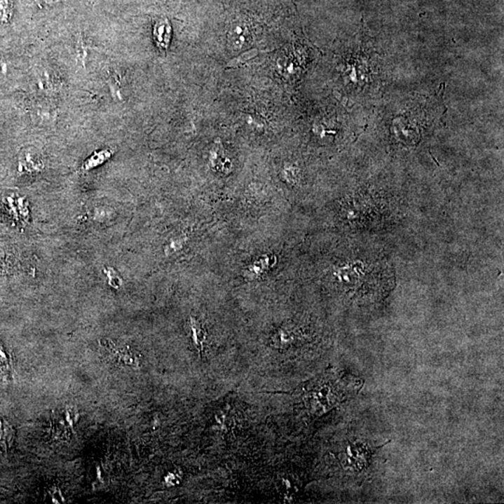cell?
Segmentation results:
<instances>
[{
	"label": "cell",
	"instance_id": "cell-1",
	"mask_svg": "<svg viewBox=\"0 0 504 504\" xmlns=\"http://www.w3.org/2000/svg\"><path fill=\"white\" fill-rule=\"evenodd\" d=\"M228 41L233 50H242L253 43V33L243 22L233 25L228 34Z\"/></svg>",
	"mask_w": 504,
	"mask_h": 504
},
{
	"label": "cell",
	"instance_id": "cell-2",
	"mask_svg": "<svg viewBox=\"0 0 504 504\" xmlns=\"http://www.w3.org/2000/svg\"><path fill=\"white\" fill-rule=\"evenodd\" d=\"M210 162L214 170L221 174H229L232 169V162L226 156L219 139L216 140L215 144L210 151Z\"/></svg>",
	"mask_w": 504,
	"mask_h": 504
},
{
	"label": "cell",
	"instance_id": "cell-3",
	"mask_svg": "<svg viewBox=\"0 0 504 504\" xmlns=\"http://www.w3.org/2000/svg\"><path fill=\"white\" fill-rule=\"evenodd\" d=\"M275 264H277V257L275 255H264L245 270L244 278L249 280H254L268 271Z\"/></svg>",
	"mask_w": 504,
	"mask_h": 504
},
{
	"label": "cell",
	"instance_id": "cell-4",
	"mask_svg": "<svg viewBox=\"0 0 504 504\" xmlns=\"http://www.w3.org/2000/svg\"><path fill=\"white\" fill-rule=\"evenodd\" d=\"M191 339L199 354L202 355L205 350V342H207V331L200 320L196 318H191L190 320Z\"/></svg>",
	"mask_w": 504,
	"mask_h": 504
},
{
	"label": "cell",
	"instance_id": "cell-5",
	"mask_svg": "<svg viewBox=\"0 0 504 504\" xmlns=\"http://www.w3.org/2000/svg\"><path fill=\"white\" fill-rule=\"evenodd\" d=\"M154 39L161 49L167 50L171 39V27L167 20H161L154 25Z\"/></svg>",
	"mask_w": 504,
	"mask_h": 504
},
{
	"label": "cell",
	"instance_id": "cell-6",
	"mask_svg": "<svg viewBox=\"0 0 504 504\" xmlns=\"http://www.w3.org/2000/svg\"><path fill=\"white\" fill-rule=\"evenodd\" d=\"M79 415L77 411L69 408L62 411L60 416L57 418V429L67 430L71 429L73 425L78 421Z\"/></svg>",
	"mask_w": 504,
	"mask_h": 504
},
{
	"label": "cell",
	"instance_id": "cell-7",
	"mask_svg": "<svg viewBox=\"0 0 504 504\" xmlns=\"http://www.w3.org/2000/svg\"><path fill=\"white\" fill-rule=\"evenodd\" d=\"M13 14V0H0V24H5L10 21Z\"/></svg>",
	"mask_w": 504,
	"mask_h": 504
},
{
	"label": "cell",
	"instance_id": "cell-8",
	"mask_svg": "<svg viewBox=\"0 0 504 504\" xmlns=\"http://www.w3.org/2000/svg\"><path fill=\"white\" fill-rule=\"evenodd\" d=\"M6 74V66L2 61H0V79L4 77Z\"/></svg>",
	"mask_w": 504,
	"mask_h": 504
}]
</instances>
